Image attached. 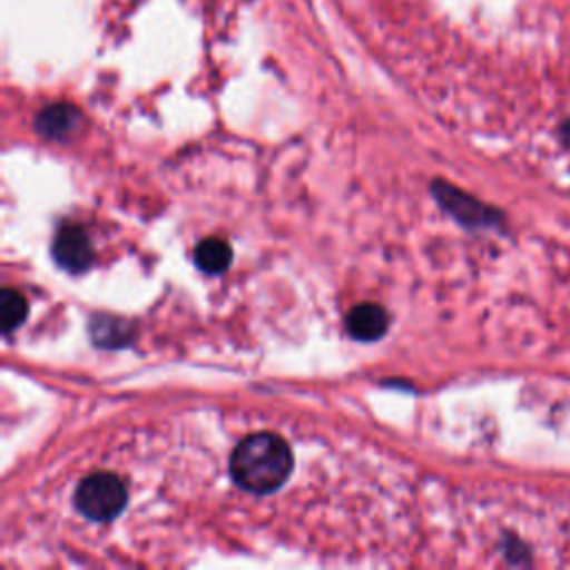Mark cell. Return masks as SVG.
<instances>
[{"mask_svg":"<svg viewBox=\"0 0 570 570\" xmlns=\"http://www.w3.org/2000/svg\"><path fill=\"white\" fill-rule=\"evenodd\" d=\"M53 258L69 272H85L94 261V249L87 232L80 225H67L53 240Z\"/></svg>","mask_w":570,"mask_h":570,"instance_id":"obj_3","label":"cell"},{"mask_svg":"<svg viewBox=\"0 0 570 570\" xmlns=\"http://www.w3.org/2000/svg\"><path fill=\"white\" fill-rule=\"evenodd\" d=\"M196 263L207 274H220L232 263V247L223 238H205L196 245Z\"/></svg>","mask_w":570,"mask_h":570,"instance_id":"obj_6","label":"cell"},{"mask_svg":"<svg viewBox=\"0 0 570 570\" xmlns=\"http://www.w3.org/2000/svg\"><path fill=\"white\" fill-rule=\"evenodd\" d=\"M78 125H80V111L65 102L47 105L36 116V129L47 138H67L78 129Z\"/></svg>","mask_w":570,"mask_h":570,"instance_id":"obj_5","label":"cell"},{"mask_svg":"<svg viewBox=\"0 0 570 570\" xmlns=\"http://www.w3.org/2000/svg\"><path fill=\"white\" fill-rule=\"evenodd\" d=\"M78 512L91 521H109L125 508V485L116 474L96 472L80 481L73 494Z\"/></svg>","mask_w":570,"mask_h":570,"instance_id":"obj_2","label":"cell"},{"mask_svg":"<svg viewBox=\"0 0 570 570\" xmlns=\"http://www.w3.org/2000/svg\"><path fill=\"white\" fill-rule=\"evenodd\" d=\"M561 138H563L566 145H570V120H566V122L561 125Z\"/></svg>","mask_w":570,"mask_h":570,"instance_id":"obj_9","label":"cell"},{"mask_svg":"<svg viewBox=\"0 0 570 570\" xmlns=\"http://www.w3.org/2000/svg\"><path fill=\"white\" fill-rule=\"evenodd\" d=\"M347 332L358 341H374L385 334L390 325L387 312L376 303H361L347 312Z\"/></svg>","mask_w":570,"mask_h":570,"instance_id":"obj_4","label":"cell"},{"mask_svg":"<svg viewBox=\"0 0 570 570\" xmlns=\"http://www.w3.org/2000/svg\"><path fill=\"white\" fill-rule=\"evenodd\" d=\"M94 332V341L98 345H122L129 341V334H127V323L118 321V318H100L94 323L91 327Z\"/></svg>","mask_w":570,"mask_h":570,"instance_id":"obj_8","label":"cell"},{"mask_svg":"<svg viewBox=\"0 0 570 570\" xmlns=\"http://www.w3.org/2000/svg\"><path fill=\"white\" fill-rule=\"evenodd\" d=\"M29 314V305H27V298L11 289V287H4L2 294H0V321H2V332L4 334H11L16 327H20L24 323Z\"/></svg>","mask_w":570,"mask_h":570,"instance_id":"obj_7","label":"cell"},{"mask_svg":"<svg viewBox=\"0 0 570 570\" xmlns=\"http://www.w3.org/2000/svg\"><path fill=\"white\" fill-rule=\"evenodd\" d=\"M294 465L289 445L274 432H256L243 439L229 459L234 481L249 492L267 494L278 490Z\"/></svg>","mask_w":570,"mask_h":570,"instance_id":"obj_1","label":"cell"}]
</instances>
